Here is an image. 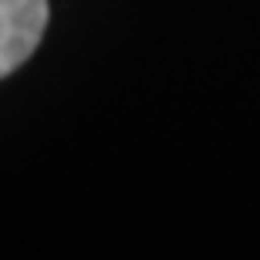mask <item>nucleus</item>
<instances>
[{
    "instance_id": "nucleus-1",
    "label": "nucleus",
    "mask_w": 260,
    "mask_h": 260,
    "mask_svg": "<svg viewBox=\"0 0 260 260\" xmlns=\"http://www.w3.org/2000/svg\"><path fill=\"white\" fill-rule=\"evenodd\" d=\"M48 27V0H0V78L34 54Z\"/></svg>"
}]
</instances>
